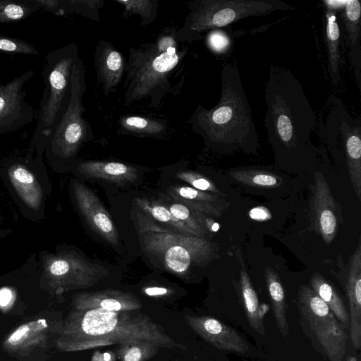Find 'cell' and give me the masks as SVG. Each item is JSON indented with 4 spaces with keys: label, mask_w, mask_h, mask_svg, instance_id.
<instances>
[{
    "label": "cell",
    "mask_w": 361,
    "mask_h": 361,
    "mask_svg": "<svg viewBox=\"0 0 361 361\" xmlns=\"http://www.w3.org/2000/svg\"><path fill=\"white\" fill-rule=\"evenodd\" d=\"M131 343H149L169 349L186 350L161 325L137 311L73 310L62 322L56 339L57 348L62 352Z\"/></svg>",
    "instance_id": "6da1fadb"
},
{
    "label": "cell",
    "mask_w": 361,
    "mask_h": 361,
    "mask_svg": "<svg viewBox=\"0 0 361 361\" xmlns=\"http://www.w3.org/2000/svg\"><path fill=\"white\" fill-rule=\"evenodd\" d=\"M221 97L211 109L198 105L188 123L205 144L223 152L238 148L253 150L258 145L257 129L235 63H226L221 73Z\"/></svg>",
    "instance_id": "7a4b0ae2"
},
{
    "label": "cell",
    "mask_w": 361,
    "mask_h": 361,
    "mask_svg": "<svg viewBox=\"0 0 361 361\" xmlns=\"http://www.w3.org/2000/svg\"><path fill=\"white\" fill-rule=\"evenodd\" d=\"M264 99V127L269 141L276 150L293 152L310 144L317 115L301 82L289 69L269 66Z\"/></svg>",
    "instance_id": "3957f363"
},
{
    "label": "cell",
    "mask_w": 361,
    "mask_h": 361,
    "mask_svg": "<svg viewBox=\"0 0 361 361\" xmlns=\"http://www.w3.org/2000/svg\"><path fill=\"white\" fill-rule=\"evenodd\" d=\"M187 49L178 47L159 53L154 42L130 47L125 64L123 105L148 99L150 107L158 108L171 90L169 78L185 58Z\"/></svg>",
    "instance_id": "277c9868"
},
{
    "label": "cell",
    "mask_w": 361,
    "mask_h": 361,
    "mask_svg": "<svg viewBox=\"0 0 361 361\" xmlns=\"http://www.w3.org/2000/svg\"><path fill=\"white\" fill-rule=\"evenodd\" d=\"M134 221L143 250L171 273L183 276L192 263L203 262L212 254V245L204 238L172 230L140 212L135 213Z\"/></svg>",
    "instance_id": "5b68a950"
},
{
    "label": "cell",
    "mask_w": 361,
    "mask_h": 361,
    "mask_svg": "<svg viewBox=\"0 0 361 361\" xmlns=\"http://www.w3.org/2000/svg\"><path fill=\"white\" fill-rule=\"evenodd\" d=\"M188 8L190 12L177 31V41L198 40L207 30L219 29L245 18L295 9L280 0H195Z\"/></svg>",
    "instance_id": "8992f818"
},
{
    "label": "cell",
    "mask_w": 361,
    "mask_h": 361,
    "mask_svg": "<svg viewBox=\"0 0 361 361\" xmlns=\"http://www.w3.org/2000/svg\"><path fill=\"white\" fill-rule=\"evenodd\" d=\"M78 47L71 43L49 51L43 67L44 89L31 147L47 145L66 106L72 67L79 57Z\"/></svg>",
    "instance_id": "52a82bcc"
},
{
    "label": "cell",
    "mask_w": 361,
    "mask_h": 361,
    "mask_svg": "<svg viewBox=\"0 0 361 361\" xmlns=\"http://www.w3.org/2000/svg\"><path fill=\"white\" fill-rule=\"evenodd\" d=\"M86 89L85 71L78 57L71 70L66 106L46 145L50 158L64 161L73 159L82 144L92 139L91 126L83 117L85 107L82 98Z\"/></svg>",
    "instance_id": "ba28073f"
},
{
    "label": "cell",
    "mask_w": 361,
    "mask_h": 361,
    "mask_svg": "<svg viewBox=\"0 0 361 361\" xmlns=\"http://www.w3.org/2000/svg\"><path fill=\"white\" fill-rule=\"evenodd\" d=\"M297 307L300 325L315 350L329 361H343L348 334L326 303L309 286L302 285Z\"/></svg>",
    "instance_id": "9c48e42d"
},
{
    "label": "cell",
    "mask_w": 361,
    "mask_h": 361,
    "mask_svg": "<svg viewBox=\"0 0 361 361\" xmlns=\"http://www.w3.org/2000/svg\"><path fill=\"white\" fill-rule=\"evenodd\" d=\"M103 267L73 252H63L48 258L43 277L47 287L56 293L94 286L106 276Z\"/></svg>",
    "instance_id": "30bf717a"
},
{
    "label": "cell",
    "mask_w": 361,
    "mask_h": 361,
    "mask_svg": "<svg viewBox=\"0 0 361 361\" xmlns=\"http://www.w3.org/2000/svg\"><path fill=\"white\" fill-rule=\"evenodd\" d=\"M35 75L29 71L3 84L0 81V136L16 131L36 118L35 108L25 102V83Z\"/></svg>",
    "instance_id": "8fae6325"
},
{
    "label": "cell",
    "mask_w": 361,
    "mask_h": 361,
    "mask_svg": "<svg viewBox=\"0 0 361 361\" xmlns=\"http://www.w3.org/2000/svg\"><path fill=\"white\" fill-rule=\"evenodd\" d=\"M184 319L193 331L219 350L241 354L249 350L247 343L236 330L214 317L186 315Z\"/></svg>",
    "instance_id": "7c38bea8"
},
{
    "label": "cell",
    "mask_w": 361,
    "mask_h": 361,
    "mask_svg": "<svg viewBox=\"0 0 361 361\" xmlns=\"http://www.w3.org/2000/svg\"><path fill=\"white\" fill-rule=\"evenodd\" d=\"M77 207L89 226L109 244L118 245V233L111 216L97 196L79 182L73 183Z\"/></svg>",
    "instance_id": "4fadbf2b"
},
{
    "label": "cell",
    "mask_w": 361,
    "mask_h": 361,
    "mask_svg": "<svg viewBox=\"0 0 361 361\" xmlns=\"http://www.w3.org/2000/svg\"><path fill=\"white\" fill-rule=\"evenodd\" d=\"M312 212L315 228L326 244L334 239L338 230V213L334 198L323 174L314 173Z\"/></svg>",
    "instance_id": "5bb4252c"
},
{
    "label": "cell",
    "mask_w": 361,
    "mask_h": 361,
    "mask_svg": "<svg viewBox=\"0 0 361 361\" xmlns=\"http://www.w3.org/2000/svg\"><path fill=\"white\" fill-rule=\"evenodd\" d=\"M72 306L75 310L100 309L113 312L137 311L142 307L134 294L114 289L80 292L73 295Z\"/></svg>",
    "instance_id": "9a60e30c"
},
{
    "label": "cell",
    "mask_w": 361,
    "mask_h": 361,
    "mask_svg": "<svg viewBox=\"0 0 361 361\" xmlns=\"http://www.w3.org/2000/svg\"><path fill=\"white\" fill-rule=\"evenodd\" d=\"M61 326L52 327L43 318L33 319L20 325L8 334L2 342V347L10 354L27 355L46 344L51 331L54 329L60 331Z\"/></svg>",
    "instance_id": "2e32d148"
},
{
    "label": "cell",
    "mask_w": 361,
    "mask_h": 361,
    "mask_svg": "<svg viewBox=\"0 0 361 361\" xmlns=\"http://www.w3.org/2000/svg\"><path fill=\"white\" fill-rule=\"evenodd\" d=\"M97 82L102 86L103 94L115 92L125 73L126 61L123 54L106 39L96 45L94 54Z\"/></svg>",
    "instance_id": "e0dca14e"
},
{
    "label": "cell",
    "mask_w": 361,
    "mask_h": 361,
    "mask_svg": "<svg viewBox=\"0 0 361 361\" xmlns=\"http://www.w3.org/2000/svg\"><path fill=\"white\" fill-rule=\"evenodd\" d=\"M344 27V42L349 61L354 69L359 90H361V4L358 0L343 1L338 8ZM337 9V10H338ZM336 10V11H337Z\"/></svg>",
    "instance_id": "ac0fdd59"
},
{
    "label": "cell",
    "mask_w": 361,
    "mask_h": 361,
    "mask_svg": "<svg viewBox=\"0 0 361 361\" xmlns=\"http://www.w3.org/2000/svg\"><path fill=\"white\" fill-rule=\"evenodd\" d=\"M168 195L197 212L215 217H220L229 205L217 195L188 186H172L168 189Z\"/></svg>",
    "instance_id": "d6986e66"
},
{
    "label": "cell",
    "mask_w": 361,
    "mask_h": 361,
    "mask_svg": "<svg viewBox=\"0 0 361 361\" xmlns=\"http://www.w3.org/2000/svg\"><path fill=\"white\" fill-rule=\"evenodd\" d=\"M77 169L87 177L116 183L133 182L138 175L137 169L133 166L117 161H81L78 164Z\"/></svg>",
    "instance_id": "ffe728a7"
},
{
    "label": "cell",
    "mask_w": 361,
    "mask_h": 361,
    "mask_svg": "<svg viewBox=\"0 0 361 361\" xmlns=\"http://www.w3.org/2000/svg\"><path fill=\"white\" fill-rule=\"evenodd\" d=\"M9 180L23 202L34 210L40 207L43 193L33 173L24 164L14 162L8 169Z\"/></svg>",
    "instance_id": "44dd1931"
},
{
    "label": "cell",
    "mask_w": 361,
    "mask_h": 361,
    "mask_svg": "<svg viewBox=\"0 0 361 361\" xmlns=\"http://www.w3.org/2000/svg\"><path fill=\"white\" fill-rule=\"evenodd\" d=\"M241 269L240 290L243 307L251 328L261 336L265 335L264 317L268 310L267 304L259 305L257 295L240 256Z\"/></svg>",
    "instance_id": "7402d4cb"
},
{
    "label": "cell",
    "mask_w": 361,
    "mask_h": 361,
    "mask_svg": "<svg viewBox=\"0 0 361 361\" xmlns=\"http://www.w3.org/2000/svg\"><path fill=\"white\" fill-rule=\"evenodd\" d=\"M326 7L325 11V39L327 51L328 72L331 82L338 85L341 80L340 68L341 54V30L337 20L336 11Z\"/></svg>",
    "instance_id": "603a6c76"
},
{
    "label": "cell",
    "mask_w": 361,
    "mask_h": 361,
    "mask_svg": "<svg viewBox=\"0 0 361 361\" xmlns=\"http://www.w3.org/2000/svg\"><path fill=\"white\" fill-rule=\"evenodd\" d=\"M159 202L166 207L176 219L191 229L197 237L204 238L208 229L212 231L216 223L206 218L205 214L173 200L169 195H161Z\"/></svg>",
    "instance_id": "cb8c5ba5"
},
{
    "label": "cell",
    "mask_w": 361,
    "mask_h": 361,
    "mask_svg": "<svg viewBox=\"0 0 361 361\" xmlns=\"http://www.w3.org/2000/svg\"><path fill=\"white\" fill-rule=\"evenodd\" d=\"M310 287L319 295L332 312L338 322L348 329L349 316L343 298L323 276L315 272L310 280Z\"/></svg>",
    "instance_id": "d4e9b609"
},
{
    "label": "cell",
    "mask_w": 361,
    "mask_h": 361,
    "mask_svg": "<svg viewBox=\"0 0 361 361\" xmlns=\"http://www.w3.org/2000/svg\"><path fill=\"white\" fill-rule=\"evenodd\" d=\"M346 166L355 195L361 200V119L351 128L344 152Z\"/></svg>",
    "instance_id": "484cf974"
},
{
    "label": "cell",
    "mask_w": 361,
    "mask_h": 361,
    "mask_svg": "<svg viewBox=\"0 0 361 361\" xmlns=\"http://www.w3.org/2000/svg\"><path fill=\"white\" fill-rule=\"evenodd\" d=\"M265 279L277 328L281 336L286 339L289 335V325L283 287L277 274L273 270L266 271Z\"/></svg>",
    "instance_id": "4316f807"
},
{
    "label": "cell",
    "mask_w": 361,
    "mask_h": 361,
    "mask_svg": "<svg viewBox=\"0 0 361 361\" xmlns=\"http://www.w3.org/2000/svg\"><path fill=\"white\" fill-rule=\"evenodd\" d=\"M133 202L139 207L144 214L153 221H157L164 226L176 231L195 235V233L184 224L176 219L169 210L158 200L150 201L146 198H135Z\"/></svg>",
    "instance_id": "83f0119b"
},
{
    "label": "cell",
    "mask_w": 361,
    "mask_h": 361,
    "mask_svg": "<svg viewBox=\"0 0 361 361\" xmlns=\"http://www.w3.org/2000/svg\"><path fill=\"white\" fill-rule=\"evenodd\" d=\"M122 133L160 137L167 133L166 123L161 120L141 116H126L120 118Z\"/></svg>",
    "instance_id": "f1b7e54d"
},
{
    "label": "cell",
    "mask_w": 361,
    "mask_h": 361,
    "mask_svg": "<svg viewBox=\"0 0 361 361\" xmlns=\"http://www.w3.org/2000/svg\"><path fill=\"white\" fill-rule=\"evenodd\" d=\"M39 10L34 0H0V23L24 20Z\"/></svg>",
    "instance_id": "f546056e"
},
{
    "label": "cell",
    "mask_w": 361,
    "mask_h": 361,
    "mask_svg": "<svg viewBox=\"0 0 361 361\" xmlns=\"http://www.w3.org/2000/svg\"><path fill=\"white\" fill-rule=\"evenodd\" d=\"M229 174L237 182L257 188H275L281 180L272 173L259 169H233Z\"/></svg>",
    "instance_id": "4dcf8cb0"
},
{
    "label": "cell",
    "mask_w": 361,
    "mask_h": 361,
    "mask_svg": "<svg viewBox=\"0 0 361 361\" xmlns=\"http://www.w3.org/2000/svg\"><path fill=\"white\" fill-rule=\"evenodd\" d=\"M104 4V0H59V16L78 14L98 22Z\"/></svg>",
    "instance_id": "1f68e13d"
},
{
    "label": "cell",
    "mask_w": 361,
    "mask_h": 361,
    "mask_svg": "<svg viewBox=\"0 0 361 361\" xmlns=\"http://www.w3.org/2000/svg\"><path fill=\"white\" fill-rule=\"evenodd\" d=\"M115 2L123 6V18H127L132 15L140 16L142 26L152 23L157 18L158 0H115Z\"/></svg>",
    "instance_id": "d6a6232c"
},
{
    "label": "cell",
    "mask_w": 361,
    "mask_h": 361,
    "mask_svg": "<svg viewBox=\"0 0 361 361\" xmlns=\"http://www.w3.org/2000/svg\"><path fill=\"white\" fill-rule=\"evenodd\" d=\"M162 348L149 343H131L118 345L116 356L120 361H148Z\"/></svg>",
    "instance_id": "836d02e7"
},
{
    "label": "cell",
    "mask_w": 361,
    "mask_h": 361,
    "mask_svg": "<svg viewBox=\"0 0 361 361\" xmlns=\"http://www.w3.org/2000/svg\"><path fill=\"white\" fill-rule=\"evenodd\" d=\"M0 52L37 56L39 51L25 40L0 35Z\"/></svg>",
    "instance_id": "e575fe53"
},
{
    "label": "cell",
    "mask_w": 361,
    "mask_h": 361,
    "mask_svg": "<svg viewBox=\"0 0 361 361\" xmlns=\"http://www.w3.org/2000/svg\"><path fill=\"white\" fill-rule=\"evenodd\" d=\"M176 176L178 178L188 183L193 188L207 192H211L217 195L220 194V191L209 179L197 173L180 171Z\"/></svg>",
    "instance_id": "d590c367"
},
{
    "label": "cell",
    "mask_w": 361,
    "mask_h": 361,
    "mask_svg": "<svg viewBox=\"0 0 361 361\" xmlns=\"http://www.w3.org/2000/svg\"><path fill=\"white\" fill-rule=\"evenodd\" d=\"M206 42L209 49L216 54H224L232 46L229 35L220 29L210 30L207 35Z\"/></svg>",
    "instance_id": "8d00e7d4"
},
{
    "label": "cell",
    "mask_w": 361,
    "mask_h": 361,
    "mask_svg": "<svg viewBox=\"0 0 361 361\" xmlns=\"http://www.w3.org/2000/svg\"><path fill=\"white\" fill-rule=\"evenodd\" d=\"M177 31L178 29L173 27H166L161 31L154 42L159 53H164L171 48L178 47Z\"/></svg>",
    "instance_id": "74e56055"
},
{
    "label": "cell",
    "mask_w": 361,
    "mask_h": 361,
    "mask_svg": "<svg viewBox=\"0 0 361 361\" xmlns=\"http://www.w3.org/2000/svg\"><path fill=\"white\" fill-rule=\"evenodd\" d=\"M249 216L252 219L259 221H267L272 217L270 211L263 206L252 208L249 212Z\"/></svg>",
    "instance_id": "f35d334b"
},
{
    "label": "cell",
    "mask_w": 361,
    "mask_h": 361,
    "mask_svg": "<svg viewBox=\"0 0 361 361\" xmlns=\"http://www.w3.org/2000/svg\"><path fill=\"white\" fill-rule=\"evenodd\" d=\"M13 298L12 290L8 287L0 289V305L5 306L9 304Z\"/></svg>",
    "instance_id": "ab89813d"
},
{
    "label": "cell",
    "mask_w": 361,
    "mask_h": 361,
    "mask_svg": "<svg viewBox=\"0 0 361 361\" xmlns=\"http://www.w3.org/2000/svg\"><path fill=\"white\" fill-rule=\"evenodd\" d=\"M145 294L149 296H162L167 295L170 290L164 287H147L143 289Z\"/></svg>",
    "instance_id": "60d3db41"
},
{
    "label": "cell",
    "mask_w": 361,
    "mask_h": 361,
    "mask_svg": "<svg viewBox=\"0 0 361 361\" xmlns=\"http://www.w3.org/2000/svg\"><path fill=\"white\" fill-rule=\"evenodd\" d=\"M344 361H357V359L355 356L350 355L348 356Z\"/></svg>",
    "instance_id": "b9f144b4"
},
{
    "label": "cell",
    "mask_w": 361,
    "mask_h": 361,
    "mask_svg": "<svg viewBox=\"0 0 361 361\" xmlns=\"http://www.w3.org/2000/svg\"><path fill=\"white\" fill-rule=\"evenodd\" d=\"M176 361H181V360H176Z\"/></svg>",
    "instance_id": "7bdbcfd3"
}]
</instances>
